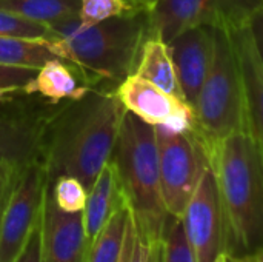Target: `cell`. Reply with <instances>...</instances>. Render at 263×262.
Masks as SVG:
<instances>
[{
	"mask_svg": "<svg viewBox=\"0 0 263 262\" xmlns=\"http://www.w3.org/2000/svg\"><path fill=\"white\" fill-rule=\"evenodd\" d=\"M125 114L116 88L97 86L85 97L52 110L40 147L49 182L59 176H72L89 191L112 159Z\"/></svg>",
	"mask_w": 263,
	"mask_h": 262,
	"instance_id": "6da1fadb",
	"label": "cell"
},
{
	"mask_svg": "<svg viewBox=\"0 0 263 262\" xmlns=\"http://www.w3.org/2000/svg\"><path fill=\"white\" fill-rule=\"evenodd\" d=\"M48 46L74 63L92 86L117 85L136 71L142 46L149 37L148 12H125L85 26L79 14L49 26Z\"/></svg>",
	"mask_w": 263,
	"mask_h": 262,
	"instance_id": "7a4b0ae2",
	"label": "cell"
},
{
	"mask_svg": "<svg viewBox=\"0 0 263 262\" xmlns=\"http://www.w3.org/2000/svg\"><path fill=\"white\" fill-rule=\"evenodd\" d=\"M208 162L223 212L225 253L263 249V168L250 133L237 131L220 141Z\"/></svg>",
	"mask_w": 263,
	"mask_h": 262,
	"instance_id": "3957f363",
	"label": "cell"
},
{
	"mask_svg": "<svg viewBox=\"0 0 263 262\" xmlns=\"http://www.w3.org/2000/svg\"><path fill=\"white\" fill-rule=\"evenodd\" d=\"M112 162L139 236L160 242L170 213L163 202L154 127L126 111Z\"/></svg>",
	"mask_w": 263,
	"mask_h": 262,
	"instance_id": "277c9868",
	"label": "cell"
},
{
	"mask_svg": "<svg viewBox=\"0 0 263 262\" xmlns=\"http://www.w3.org/2000/svg\"><path fill=\"white\" fill-rule=\"evenodd\" d=\"M196 134L206 158L225 137L247 130L242 77L230 32L213 28L211 59L194 108Z\"/></svg>",
	"mask_w": 263,
	"mask_h": 262,
	"instance_id": "5b68a950",
	"label": "cell"
},
{
	"mask_svg": "<svg viewBox=\"0 0 263 262\" xmlns=\"http://www.w3.org/2000/svg\"><path fill=\"white\" fill-rule=\"evenodd\" d=\"M163 202L168 213L182 218L197 184L210 164L196 131L154 127Z\"/></svg>",
	"mask_w": 263,
	"mask_h": 262,
	"instance_id": "8992f818",
	"label": "cell"
},
{
	"mask_svg": "<svg viewBox=\"0 0 263 262\" xmlns=\"http://www.w3.org/2000/svg\"><path fill=\"white\" fill-rule=\"evenodd\" d=\"M260 0H160L149 12V37L166 45L197 26L233 31L248 22Z\"/></svg>",
	"mask_w": 263,
	"mask_h": 262,
	"instance_id": "52a82bcc",
	"label": "cell"
},
{
	"mask_svg": "<svg viewBox=\"0 0 263 262\" xmlns=\"http://www.w3.org/2000/svg\"><path fill=\"white\" fill-rule=\"evenodd\" d=\"M49 178L42 159L31 161L0 218V262H14L23 252L32 232L40 225Z\"/></svg>",
	"mask_w": 263,
	"mask_h": 262,
	"instance_id": "ba28073f",
	"label": "cell"
},
{
	"mask_svg": "<svg viewBox=\"0 0 263 262\" xmlns=\"http://www.w3.org/2000/svg\"><path fill=\"white\" fill-rule=\"evenodd\" d=\"M196 262H214L225 252V221L214 171L208 164L182 215Z\"/></svg>",
	"mask_w": 263,
	"mask_h": 262,
	"instance_id": "9c48e42d",
	"label": "cell"
},
{
	"mask_svg": "<svg viewBox=\"0 0 263 262\" xmlns=\"http://www.w3.org/2000/svg\"><path fill=\"white\" fill-rule=\"evenodd\" d=\"M126 111L153 127H166L177 131H194L196 116L182 99L171 96L139 74L125 77L116 88Z\"/></svg>",
	"mask_w": 263,
	"mask_h": 262,
	"instance_id": "30bf717a",
	"label": "cell"
},
{
	"mask_svg": "<svg viewBox=\"0 0 263 262\" xmlns=\"http://www.w3.org/2000/svg\"><path fill=\"white\" fill-rule=\"evenodd\" d=\"M15 96L0 103V156L29 164L40 158L43 131L52 110H40Z\"/></svg>",
	"mask_w": 263,
	"mask_h": 262,
	"instance_id": "8fae6325",
	"label": "cell"
},
{
	"mask_svg": "<svg viewBox=\"0 0 263 262\" xmlns=\"http://www.w3.org/2000/svg\"><path fill=\"white\" fill-rule=\"evenodd\" d=\"M42 262H86L88 239L85 235L83 213L60 210L48 185L43 201L42 221Z\"/></svg>",
	"mask_w": 263,
	"mask_h": 262,
	"instance_id": "7c38bea8",
	"label": "cell"
},
{
	"mask_svg": "<svg viewBox=\"0 0 263 262\" xmlns=\"http://www.w3.org/2000/svg\"><path fill=\"white\" fill-rule=\"evenodd\" d=\"M245 100L247 130L257 148L263 168V62L248 25L230 31Z\"/></svg>",
	"mask_w": 263,
	"mask_h": 262,
	"instance_id": "4fadbf2b",
	"label": "cell"
},
{
	"mask_svg": "<svg viewBox=\"0 0 263 262\" xmlns=\"http://www.w3.org/2000/svg\"><path fill=\"white\" fill-rule=\"evenodd\" d=\"M211 43L213 28L210 26L188 29L168 43L183 99L193 111L210 68Z\"/></svg>",
	"mask_w": 263,
	"mask_h": 262,
	"instance_id": "5bb4252c",
	"label": "cell"
},
{
	"mask_svg": "<svg viewBox=\"0 0 263 262\" xmlns=\"http://www.w3.org/2000/svg\"><path fill=\"white\" fill-rule=\"evenodd\" d=\"M92 88L96 86L85 79L74 63L59 57L39 68L37 74L23 88V94H39L57 105L63 100H79Z\"/></svg>",
	"mask_w": 263,
	"mask_h": 262,
	"instance_id": "9a60e30c",
	"label": "cell"
},
{
	"mask_svg": "<svg viewBox=\"0 0 263 262\" xmlns=\"http://www.w3.org/2000/svg\"><path fill=\"white\" fill-rule=\"evenodd\" d=\"M125 204L126 201L120 188L117 170L111 159L89 188L86 205L82 212L88 244L96 239L109 218Z\"/></svg>",
	"mask_w": 263,
	"mask_h": 262,
	"instance_id": "2e32d148",
	"label": "cell"
},
{
	"mask_svg": "<svg viewBox=\"0 0 263 262\" xmlns=\"http://www.w3.org/2000/svg\"><path fill=\"white\" fill-rule=\"evenodd\" d=\"M134 73L146 79L162 91L185 100L168 45L160 39L151 36L145 40Z\"/></svg>",
	"mask_w": 263,
	"mask_h": 262,
	"instance_id": "e0dca14e",
	"label": "cell"
},
{
	"mask_svg": "<svg viewBox=\"0 0 263 262\" xmlns=\"http://www.w3.org/2000/svg\"><path fill=\"white\" fill-rule=\"evenodd\" d=\"M54 59L59 56L51 51L45 39L0 36V65L39 69Z\"/></svg>",
	"mask_w": 263,
	"mask_h": 262,
	"instance_id": "ac0fdd59",
	"label": "cell"
},
{
	"mask_svg": "<svg viewBox=\"0 0 263 262\" xmlns=\"http://www.w3.org/2000/svg\"><path fill=\"white\" fill-rule=\"evenodd\" d=\"M0 9L51 26L77 15L80 0H0Z\"/></svg>",
	"mask_w": 263,
	"mask_h": 262,
	"instance_id": "d6986e66",
	"label": "cell"
},
{
	"mask_svg": "<svg viewBox=\"0 0 263 262\" xmlns=\"http://www.w3.org/2000/svg\"><path fill=\"white\" fill-rule=\"evenodd\" d=\"M129 218L128 205H122L105 224L88 247L86 262H119L123 236Z\"/></svg>",
	"mask_w": 263,
	"mask_h": 262,
	"instance_id": "ffe728a7",
	"label": "cell"
},
{
	"mask_svg": "<svg viewBox=\"0 0 263 262\" xmlns=\"http://www.w3.org/2000/svg\"><path fill=\"white\" fill-rule=\"evenodd\" d=\"M162 262H196L180 218L170 215L162 238Z\"/></svg>",
	"mask_w": 263,
	"mask_h": 262,
	"instance_id": "44dd1931",
	"label": "cell"
},
{
	"mask_svg": "<svg viewBox=\"0 0 263 262\" xmlns=\"http://www.w3.org/2000/svg\"><path fill=\"white\" fill-rule=\"evenodd\" d=\"M51 196L55 205L66 213L83 212L86 205L88 190L85 185L72 176H59L49 182Z\"/></svg>",
	"mask_w": 263,
	"mask_h": 262,
	"instance_id": "7402d4cb",
	"label": "cell"
},
{
	"mask_svg": "<svg viewBox=\"0 0 263 262\" xmlns=\"http://www.w3.org/2000/svg\"><path fill=\"white\" fill-rule=\"evenodd\" d=\"M0 36L23 37V39H48L51 36L49 26L20 17L14 12L0 9Z\"/></svg>",
	"mask_w": 263,
	"mask_h": 262,
	"instance_id": "603a6c76",
	"label": "cell"
},
{
	"mask_svg": "<svg viewBox=\"0 0 263 262\" xmlns=\"http://www.w3.org/2000/svg\"><path fill=\"white\" fill-rule=\"evenodd\" d=\"M128 12L122 0H80L79 17L85 26Z\"/></svg>",
	"mask_w": 263,
	"mask_h": 262,
	"instance_id": "cb8c5ba5",
	"label": "cell"
},
{
	"mask_svg": "<svg viewBox=\"0 0 263 262\" xmlns=\"http://www.w3.org/2000/svg\"><path fill=\"white\" fill-rule=\"evenodd\" d=\"M149 252H151V246H148L139 236V233L136 230V224L133 221V216H131V212H129V218H128V224H126V230H125V236H123V246H122L119 262H148Z\"/></svg>",
	"mask_w": 263,
	"mask_h": 262,
	"instance_id": "d4e9b609",
	"label": "cell"
},
{
	"mask_svg": "<svg viewBox=\"0 0 263 262\" xmlns=\"http://www.w3.org/2000/svg\"><path fill=\"white\" fill-rule=\"evenodd\" d=\"M26 165L0 156V218Z\"/></svg>",
	"mask_w": 263,
	"mask_h": 262,
	"instance_id": "484cf974",
	"label": "cell"
},
{
	"mask_svg": "<svg viewBox=\"0 0 263 262\" xmlns=\"http://www.w3.org/2000/svg\"><path fill=\"white\" fill-rule=\"evenodd\" d=\"M37 71L39 69H34V68L0 65V88L12 86V88L23 90L26 83L37 74Z\"/></svg>",
	"mask_w": 263,
	"mask_h": 262,
	"instance_id": "4316f807",
	"label": "cell"
},
{
	"mask_svg": "<svg viewBox=\"0 0 263 262\" xmlns=\"http://www.w3.org/2000/svg\"><path fill=\"white\" fill-rule=\"evenodd\" d=\"M247 25H248V28H250V31L253 34L257 53H259V56H260L263 62V2L253 9V12L248 17Z\"/></svg>",
	"mask_w": 263,
	"mask_h": 262,
	"instance_id": "83f0119b",
	"label": "cell"
},
{
	"mask_svg": "<svg viewBox=\"0 0 263 262\" xmlns=\"http://www.w3.org/2000/svg\"><path fill=\"white\" fill-rule=\"evenodd\" d=\"M14 262H42V236L40 225L32 232L23 252Z\"/></svg>",
	"mask_w": 263,
	"mask_h": 262,
	"instance_id": "f1b7e54d",
	"label": "cell"
},
{
	"mask_svg": "<svg viewBox=\"0 0 263 262\" xmlns=\"http://www.w3.org/2000/svg\"><path fill=\"white\" fill-rule=\"evenodd\" d=\"M128 12H149L160 0H122Z\"/></svg>",
	"mask_w": 263,
	"mask_h": 262,
	"instance_id": "f546056e",
	"label": "cell"
},
{
	"mask_svg": "<svg viewBox=\"0 0 263 262\" xmlns=\"http://www.w3.org/2000/svg\"><path fill=\"white\" fill-rule=\"evenodd\" d=\"M228 262H263V249L243 253V255H227Z\"/></svg>",
	"mask_w": 263,
	"mask_h": 262,
	"instance_id": "4dcf8cb0",
	"label": "cell"
},
{
	"mask_svg": "<svg viewBox=\"0 0 263 262\" xmlns=\"http://www.w3.org/2000/svg\"><path fill=\"white\" fill-rule=\"evenodd\" d=\"M148 262H162V241L151 246V252H149V259H148Z\"/></svg>",
	"mask_w": 263,
	"mask_h": 262,
	"instance_id": "1f68e13d",
	"label": "cell"
},
{
	"mask_svg": "<svg viewBox=\"0 0 263 262\" xmlns=\"http://www.w3.org/2000/svg\"><path fill=\"white\" fill-rule=\"evenodd\" d=\"M22 90H18V88H12V86H5V88H0V103L2 102H5V100H8V99H11V97H14L15 94H18Z\"/></svg>",
	"mask_w": 263,
	"mask_h": 262,
	"instance_id": "d6a6232c",
	"label": "cell"
},
{
	"mask_svg": "<svg viewBox=\"0 0 263 262\" xmlns=\"http://www.w3.org/2000/svg\"><path fill=\"white\" fill-rule=\"evenodd\" d=\"M214 262H228V258H227V253L225 252H222L216 259H214Z\"/></svg>",
	"mask_w": 263,
	"mask_h": 262,
	"instance_id": "836d02e7",
	"label": "cell"
},
{
	"mask_svg": "<svg viewBox=\"0 0 263 262\" xmlns=\"http://www.w3.org/2000/svg\"><path fill=\"white\" fill-rule=\"evenodd\" d=\"M260 2H263V0H260Z\"/></svg>",
	"mask_w": 263,
	"mask_h": 262,
	"instance_id": "e575fe53",
	"label": "cell"
}]
</instances>
